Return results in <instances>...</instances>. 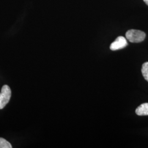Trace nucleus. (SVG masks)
Masks as SVG:
<instances>
[{
	"label": "nucleus",
	"mask_w": 148,
	"mask_h": 148,
	"mask_svg": "<svg viewBox=\"0 0 148 148\" xmlns=\"http://www.w3.org/2000/svg\"><path fill=\"white\" fill-rule=\"evenodd\" d=\"M126 37L131 42L139 43L144 40L146 34L142 31L132 29L126 32Z\"/></svg>",
	"instance_id": "1"
},
{
	"label": "nucleus",
	"mask_w": 148,
	"mask_h": 148,
	"mask_svg": "<svg viewBox=\"0 0 148 148\" xmlns=\"http://www.w3.org/2000/svg\"><path fill=\"white\" fill-rule=\"evenodd\" d=\"M11 97V90L7 85H4L0 93V109H3L8 103Z\"/></svg>",
	"instance_id": "2"
},
{
	"label": "nucleus",
	"mask_w": 148,
	"mask_h": 148,
	"mask_svg": "<svg viewBox=\"0 0 148 148\" xmlns=\"http://www.w3.org/2000/svg\"><path fill=\"white\" fill-rule=\"evenodd\" d=\"M128 45L126 39L123 36H119L111 43L110 48L112 51H116L126 47Z\"/></svg>",
	"instance_id": "3"
},
{
	"label": "nucleus",
	"mask_w": 148,
	"mask_h": 148,
	"mask_svg": "<svg viewBox=\"0 0 148 148\" xmlns=\"http://www.w3.org/2000/svg\"><path fill=\"white\" fill-rule=\"evenodd\" d=\"M136 113L139 116L148 115V103H143L139 106L136 110Z\"/></svg>",
	"instance_id": "4"
},
{
	"label": "nucleus",
	"mask_w": 148,
	"mask_h": 148,
	"mask_svg": "<svg viewBox=\"0 0 148 148\" xmlns=\"http://www.w3.org/2000/svg\"><path fill=\"white\" fill-rule=\"evenodd\" d=\"M142 73L145 80L148 82V62L143 64L142 68Z\"/></svg>",
	"instance_id": "5"
},
{
	"label": "nucleus",
	"mask_w": 148,
	"mask_h": 148,
	"mask_svg": "<svg viewBox=\"0 0 148 148\" xmlns=\"http://www.w3.org/2000/svg\"><path fill=\"white\" fill-rule=\"evenodd\" d=\"M11 143L7 141L4 138H0V148H12Z\"/></svg>",
	"instance_id": "6"
},
{
	"label": "nucleus",
	"mask_w": 148,
	"mask_h": 148,
	"mask_svg": "<svg viewBox=\"0 0 148 148\" xmlns=\"http://www.w3.org/2000/svg\"><path fill=\"white\" fill-rule=\"evenodd\" d=\"M143 1L146 3V5H148V0H143Z\"/></svg>",
	"instance_id": "7"
}]
</instances>
